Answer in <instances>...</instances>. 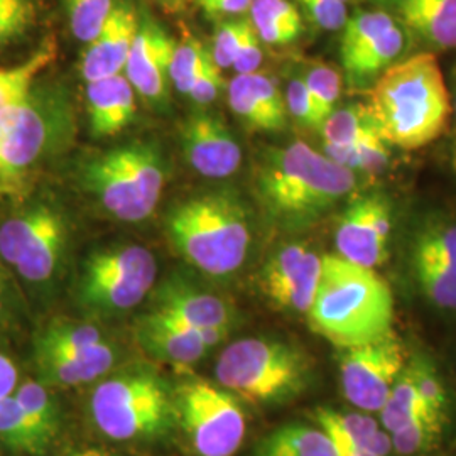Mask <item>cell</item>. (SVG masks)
Here are the masks:
<instances>
[{
    "instance_id": "obj_1",
    "label": "cell",
    "mask_w": 456,
    "mask_h": 456,
    "mask_svg": "<svg viewBox=\"0 0 456 456\" xmlns=\"http://www.w3.org/2000/svg\"><path fill=\"white\" fill-rule=\"evenodd\" d=\"M375 131L408 151L435 142L452 117V94L433 53H416L384 69L369 92Z\"/></svg>"
},
{
    "instance_id": "obj_2",
    "label": "cell",
    "mask_w": 456,
    "mask_h": 456,
    "mask_svg": "<svg viewBox=\"0 0 456 456\" xmlns=\"http://www.w3.org/2000/svg\"><path fill=\"white\" fill-rule=\"evenodd\" d=\"M306 316L311 330L337 348L357 346L391 333L394 296L375 269L338 254L322 256V276Z\"/></svg>"
},
{
    "instance_id": "obj_3",
    "label": "cell",
    "mask_w": 456,
    "mask_h": 456,
    "mask_svg": "<svg viewBox=\"0 0 456 456\" xmlns=\"http://www.w3.org/2000/svg\"><path fill=\"white\" fill-rule=\"evenodd\" d=\"M257 193L267 213L286 227H305L357 188L355 173L305 142L273 149L257 169Z\"/></svg>"
},
{
    "instance_id": "obj_4",
    "label": "cell",
    "mask_w": 456,
    "mask_h": 456,
    "mask_svg": "<svg viewBox=\"0 0 456 456\" xmlns=\"http://www.w3.org/2000/svg\"><path fill=\"white\" fill-rule=\"evenodd\" d=\"M216 382L254 406H282L308 391L314 360L297 343L254 337L230 343L215 365Z\"/></svg>"
},
{
    "instance_id": "obj_5",
    "label": "cell",
    "mask_w": 456,
    "mask_h": 456,
    "mask_svg": "<svg viewBox=\"0 0 456 456\" xmlns=\"http://www.w3.org/2000/svg\"><path fill=\"white\" fill-rule=\"evenodd\" d=\"M167 228L181 256L208 276H230L244 265L252 235L237 196L218 191L186 200L169 215Z\"/></svg>"
},
{
    "instance_id": "obj_6",
    "label": "cell",
    "mask_w": 456,
    "mask_h": 456,
    "mask_svg": "<svg viewBox=\"0 0 456 456\" xmlns=\"http://www.w3.org/2000/svg\"><path fill=\"white\" fill-rule=\"evenodd\" d=\"M90 414L98 431L110 440L161 438L176 423L175 391L151 369H124L95 386Z\"/></svg>"
},
{
    "instance_id": "obj_7",
    "label": "cell",
    "mask_w": 456,
    "mask_h": 456,
    "mask_svg": "<svg viewBox=\"0 0 456 456\" xmlns=\"http://www.w3.org/2000/svg\"><path fill=\"white\" fill-rule=\"evenodd\" d=\"M86 188L102 207L124 222H141L163 195L166 166L156 144L134 142L115 147L83 169Z\"/></svg>"
},
{
    "instance_id": "obj_8",
    "label": "cell",
    "mask_w": 456,
    "mask_h": 456,
    "mask_svg": "<svg viewBox=\"0 0 456 456\" xmlns=\"http://www.w3.org/2000/svg\"><path fill=\"white\" fill-rule=\"evenodd\" d=\"M180 421L198 456H233L247 433L245 411L232 392L205 379H190L175 391Z\"/></svg>"
},
{
    "instance_id": "obj_9",
    "label": "cell",
    "mask_w": 456,
    "mask_h": 456,
    "mask_svg": "<svg viewBox=\"0 0 456 456\" xmlns=\"http://www.w3.org/2000/svg\"><path fill=\"white\" fill-rule=\"evenodd\" d=\"M68 240L63 215L46 203H34L0 224V261L28 284L53 279Z\"/></svg>"
},
{
    "instance_id": "obj_10",
    "label": "cell",
    "mask_w": 456,
    "mask_h": 456,
    "mask_svg": "<svg viewBox=\"0 0 456 456\" xmlns=\"http://www.w3.org/2000/svg\"><path fill=\"white\" fill-rule=\"evenodd\" d=\"M158 276V262L142 245L95 252L83 265L80 299L90 310L120 313L135 308Z\"/></svg>"
},
{
    "instance_id": "obj_11",
    "label": "cell",
    "mask_w": 456,
    "mask_h": 456,
    "mask_svg": "<svg viewBox=\"0 0 456 456\" xmlns=\"http://www.w3.org/2000/svg\"><path fill=\"white\" fill-rule=\"evenodd\" d=\"M406 267L418 294L443 313H456V216L429 213L409 235Z\"/></svg>"
},
{
    "instance_id": "obj_12",
    "label": "cell",
    "mask_w": 456,
    "mask_h": 456,
    "mask_svg": "<svg viewBox=\"0 0 456 456\" xmlns=\"http://www.w3.org/2000/svg\"><path fill=\"white\" fill-rule=\"evenodd\" d=\"M58 102L34 83L31 92L0 118V180H16L39 163L61 129Z\"/></svg>"
},
{
    "instance_id": "obj_13",
    "label": "cell",
    "mask_w": 456,
    "mask_h": 456,
    "mask_svg": "<svg viewBox=\"0 0 456 456\" xmlns=\"http://www.w3.org/2000/svg\"><path fill=\"white\" fill-rule=\"evenodd\" d=\"M408 359L404 343L394 331L374 342L340 348L338 372L343 397L354 408L377 414Z\"/></svg>"
},
{
    "instance_id": "obj_14",
    "label": "cell",
    "mask_w": 456,
    "mask_h": 456,
    "mask_svg": "<svg viewBox=\"0 0 456 456\" xmlns=\"http://www.w3.org/2000/svg\"><path fill=\"white\" fill-rule=\"evenodd\" d=\"M228 328L195 326L152 311L135 326V340L151 359L169 363L178 372H190L207 352L224 342Z\"/></svg>"
},
{
    "instance_id": "obj_15",
    "label": "cell",
    "mask_w": 456,
    "mask_h": 456,
    "mask_svg": "<svg viewBox=\"0 0 456 456\" xmlns=\"http://www.w3.org/2000/svg\"><path fill=\"white\" fill-rule=\"evenodd\" d=\"M392 210L382 195H363L343 212L335 232L338 256L362 267L377 269L387 259Z\"/></svg>"
},
{
    "instance_id": "obj_16",
    "label": "cell",
    "mask_w": 456,
    "mask_h": 456,
    "mask_svg": "<svg viewBox=\"0 0 456 456\" xmlns=\"http://www.w3.org/2000/svg\"><path fill=\"white\" fill-rule=\"evenodd\" d=\"M322 276V256L305 244L281 247L264 265L262 291L279 310L306 314Z\"/></svg>"
},
{
    "instance_id": "obj_17",
    "label": "cell",
    "mask_w": 456,
    "mask_h": 456,
    "mask_svg": "<svg viewBox=\"0 0 456 456\" xmlns=\"http://www.w3.org/2000/svg\"><path fill=\"white\" fill-rule=\"evenodd\" d=\"M183 147L191 167L207 178H227L242 163V149L216 115H193L183 127Z\"/></svg>"
},
{
    "instance_id": "obj_18",
    "label": "cell",
    "mask_w": 456,
    "mask_h": 456,
    "mask_svg": "<svg viewBox=\"0 0 456 456\" xmlns=\"http://www.w3.org/2000/svg\"><path fill=\"white\" fill-rule=\"evenodd\" d=\"M139 20L131 5H114L110 16L100 33L86 43L82 56V77L85 82H97L122 75L131 53Z\"/></svg>"
},
{
    "instance_id": "obj_19",
    "label": "cell",
    "mask_w": 456,
    "mask_h": 456,
    "mask_svg": "<svg viewBox=\"0 0 456 456\" xmlns=\"http://www.w3.org/2000/svg\"><path fill=\"white\" fill-rule=\"evenodd\" d=\"M176 43L156 24L139 26L124 75L141 97L158 102L164 97L169 65Z\"/></svg>"
},
{
    "instance_id": "obj_20",
    "label": "cell",
    "mask_w": 456,
    "mask_h": 456,
    "mask_svg": "<svg viewBox=\"0 0 456 456\" xmlns=\"http://www.w3.org/2000/svg\"><path fill=\"white\" fill-rule=\"evenodd\" d=\"M36 362L45 384L71 387L109 374L114 367L115 350L107 340L77 352L36 350Z\"/></svg>"
},
{
    "instance_id": "obj_21",
    "label": "cell",
    "mask_w": 456,
    "mask_h": 456,
    "mask_svg": "<svg viewBox=\"0 0 456 456\" xmlns=\"http://www.w3.org/2000/svg\"><path fill=\"white\" fill-rule=\"evenodd\" d=\"M86 107L95 135L107 137L124 131L135 117V90L126 75L86 83Z\"/></svg>"
},
{
    "instance_id": "obj_22",
    "label": "cell",
    "mask_w": 456,
    "mask_h": 456,
    "mask_svg": "<svg viewBox=\"0 0 456 456\" xmlns=\"http://www.w3.org/2000/svg\"><path fill=\"white\" fill-rule=\"evenodd\" d=\"M154 311L188 325L232 330L235 322L233 308L224 297L198 291L180 282L161 288Z\"/></svg>"
},
{
    "instance_id": "obj_23",
    "label": "cell",
    "mask_w": 456,
    "mask_h": 456,
    "mask_svg": "<svg viewBox=\"0 0 456 456\" xmlns=\"http://www.w3.org/2000/svg\"><path fill=\"white\" fill-rule=\"evenodd\" d=\"M409 31L438 49H456V0H392Z\"/></svg>"
},
{
    "instance_id": "obj_24",
    "label": "cell",
    "mask_w": 456,
    "mask_h": 456,
    "mask_svg": "<svg viewBox=\"0 0 456 456\" xmlns=\"http://www.w3.org/2000/svg\"><path fill=\"white\" fill-rule=\"evenodd\" d=\"M406 48V31L397 22L394 28L363 48L357 49L355 53L343 56L342 65L346 77L354 83H363L379 77L384 69H387L397 58L403 54Z\"/></svg>"
},
{
    "instance_id": "obj_25",
    "label": "cell",
    "mask_w": 456,
    "mask_h": 456,
    "mask_svg": "<svg viewBox=\"0 0 456 456\" xmlns=\"http://www.w3.org/2000/svg\"><path fill=\"white\" fill-rule=\"evenodd\" d=\"M256 456H337L333 443L318 424L279 426L259 443Z\"/></svg>"
},
{
    "instance_id": "obj_26",
    "label": "cell",
    "mask_w": 456,
    "mask_h": 456,
    "mask_svg": "<svg viewBox=\"0 0 456 456\" xmlns=\"http://www.w3.org/2000/svg\"><path fill=\"white\" fill-rule=\"evenodd\" d=\"M56 60V45L48 39L20 65L0 68V118L26 97L37 77Z\"/></svg>"
},
{
    "instance_id": "obj_27",
    "label": "cell",
    "mask_w": 456,
    "mask_h": 456,
    "mask_svg": "<svg viewBox=\"0 0 456 456\" xmlns=\"http://www.w3.org/2000/svg\"><path fill=\"white\" fill-rule=\"evenodd\" d=\"M448 418L424 412L391 433L392 453L397 456H423L440 446Z\"/></svg>"
},
{
    "instance_id": "obj_28",
    "label": "cell",
    "mask_w": 456,
    "mask_h": 456,
    "mask_svg": "<svg viewBox=\"0 0 456 456\" xmlns=\"http://www.w3.org/2000/svg\"><path fill=\"white\" fill-rule=\"evenodd\" d=\"M335 423L342 428L359 446L362 452L372 456H392L391 433L382 428L379 419H375L372 412H365L360 409L328 408Z\"/></svg>"
},
{
    "instance_id": "obj_29",
    "label": "cell",
    "mask_w": 456,
    "mask_h": 456,
    "mask_svg": "<svg viewBox=\"0 0 456 456\" xmlns=\"http://www.w3.org/2000/svg\"><path fill=\"white\" fill-rule=\"evenodd\" d=\"M14 397L39 435L51 444L60 431V409L46 384L26 379L17 386Z\"/></svg>"
},
{
    "instance_id": "obj_30",
    "label": "cell",
    "mask_w": 456,
    "mask_h": 456,
    "mask_svg": "<svg viewBox=\"0 0 456 456\" xmlns=\"http://www.w3.org/2000/svg\"><path fill=\"white\" fill-rule=\"evenodd\" d=\"M0 441L19 453L41 455L48 450V443L29 421L14 394L0 399Z\"/></svg>"
},
{
    "instance_id": "obj_31",
    "label": "cell",
    "mask_w": 456,
    "mask_h": 456,
    "mask_svg": "<svg viewBox=\"0 0 456 456\" xmlns=\"http://www.w3.org/2000/svg\"><path fill=\"white\" fill-rule=\"evenodd\" d=\"M424 412L431 411L426 408L419 392L416 389V384L409 374L408 367H404L403 374L399 375L397 382L394 384L386 404L377 412L379 421L386 431L392 433Z\"/></svg>"
},
{
    "instance_id": "obj_32",
    "label": "cell",
    "mask_w": 456,
    "mask_h": 456,
    "mask_svg": "<svg viewBox=\"0 0 456 456\" xmlns=\"http://www.w3.org/2000/svg\"><path fill=\"white\" fill-rule=\"evenodd\" d=\"M326 156L331 161L348 167L354 173L355 171L377 173L389 163L391 152H389V144L379 135V132H372L352 146L326 144Z\"/></svg>"
},
{
    "instance_id": "obj_33",
    "label": "cell",
    "mask_w": 456,
    "mask_h": 456,
    "mask_svg": "<svg viewBox=\"0 0 456 456\" xmlns=\"http://www.w3.org/2000/svg\"><path fill=\"white\" fill-rule=\"evenodd\" d=\"M322 134L325 144L331 146H352L375 131L374 124L367 110V105L355 103L343 109H335L326 117Z\"/></svg>"
},
{
    "instance_id": "obj_34",
    "label": "cell",
    "mask_w": 456,
    "mask_h": 456,
    "mask_svg": "<svg viewBox=\"0 0 456 456\" xmlns=\"http://www.w3.org/2000/svg\"><path fill=\"white\" fill-rule=\"evenodd\" d=\"M409 374L412 377L416 389L419 392L426 408L431 412H436L441 416L448 418L452 399L450 391L446 387V382L443 379L436 363L424 354H414L409 355L408 363Z\"/></svg>"
},
{
    "instance_id": "obj_35",
    "label": "cell",
    "mask_w": 456,
    "mask_h": 456,
    "mask_svg": "<svg viewBox=\"0 0 456 456\" xmlns=\"http://www.w3.org/2000/svg\"><path fill=\"white\" fill-rule=\"evenodd\" d=\"M397 17L384 11H359L343 26L340 56H348L397 24Z\"/></svg>"
},
{
    "instance_id": "obj_36",
    "label": "cell",
    "mask_w": 456,
    "mask_h": 456,
    "mask_svg": "<svg viewBox=\"0 0 456 456\" xmlns=\"http://www.w3.org/2000/svg\"><path fill=\"white\" fill-rule=\"evenodd\" d=\"M105 340L102 331L92 325L58 322L49 325L36 340V350L77 352Z\"/></svg>"
},
{
    "instance_id": "obj_37",
    "label": "cell",
    "mask_w": 456,
    "mask_h": 456,
    "mask_svg": "<svg viewBox=\"0 0 456 456\" xmlns=\"http://www.w3.org/2000/svg\"><path fill=\"white\" fill-rule=\"evenodd\" d=\"M228 105L247 127L254 131L281 132L273 117L264 110L247 75H237L228 83Z\"/></svg>"
},
{
    "instance_id": "obj_38",
    "label": "cell",
    "mask_w": 456,
    "mask_h": 456,
    "mask_svg": "<svg viewBox=\"0 0 456 456\" xmlns=\"http://www.w3.org/2000/svg\"><path fill=\"white\" fill-rule=\"evenodd\" d=\"M69 28L77 39L90 43L114 9V0H66Z\"/></svg>"
},
{
    "instance_id": "obj_39",
    "label": "cell",
    "mask_w": 456,
    "mask_h": 456,
    "mask_svg": "<svg viewBox=\"0 0 456 456\" xmlns=\"http://www.w3.org/2000/svg\"><path fill=\"white\" fill-rule=\"evenodd\" d=\"M207 48L203 46V43L193 37L176 45L169 65V80L181 94L190 95V92L193 90Z\"/></svg>"
},
{
    "instance_id": "obj_40",
    "label": "cell",
    "mask_w": 456,
    "mask_h": 456,
    "mask_svg": "<svg viewBox=\"0 0 456 456\" xmlns=\"http://www.w3.org/2000/svg\"><path fill=\"white\" fill-rule=\"evenodd\" d=\"M37 20V0H0V48L24 37Z\"/></svg>"
},
{
    "instance_id": "obj_41",
    "label": "cell",
    "mask_w": 456,
    "mask_h": 456,
    "mask_svg": "<svg viewBox=\"0 0 456 456\" xmlns=\"http://www.w3.org/2000/svg\"><path fill=\"white\" fill-rule=\"evenodd\" d=\"M311 98L322 115L323 122L326 117L337 109V103L342 95V77L331 66L318 65L311 68L305 78Z\"/></svg>"
},
{
    "instance_id": "obj_42",
    "label": "cell",
    "mask_w": 456,
    "mask_h": 456,
    "mask_svg": "<svg viewBox=\"0 0 456 456\" xmlns=\"http://www.w3.org/2000/svg\"><path fill=\"white\" fill-rule=\"evenodd\" d=\"M250 22L257 36L269 45H289L299 37L303 31L301 22H291L288 19L271 14L252 2L250 5Z\"/></svg>"
},
{
    "instance_id": "obj_43",
    "label": "cell",
    "mask_w": 456,
    "mask_h": 456,
    "mask_svg": "<svg viewBox=\"0 0 456 456\" xmlns=\"http://www.w3.org/2000/svg\"><path fill=\"white\" fill-rule=\"evenodd\" d=\"M252 28L250 19H239V20H228L224 22L215 34L213 41V61L220 69L232 68L233 61L239 54V49L244 43L245 36Z\"/></svg>"
},
{
    "instance_id": "obj_44",
    "label": "cell",
    "mask_w": 456,
    "mask_h": 456,
    "mask_svg": "<svg viewBox=\"0 0 456 456\" xmlns=\"http://www.w3.org/2000/svg\"><path fill=\"white\" fill-rule=\"evenodd\" d=\"M284 98H286L288 115H293L301 126H306L311 129H318V131L322 129L323 118L318 112L313 98H311L305 78L291 80L288 85Z\"/></svg>"
},
{
    "instance_id": "obj_45",
    "label": "cell",
    "mask_w": 456,
    "mask_h": 456,
    "mask_svg": "<svg viewBox=\"0 0 456 456\" xmlns=\"http://www.w3.org/2000/svg\"><path fill=\"white\" fill-rule=\"evenodd\" d=\"M222 86H224L222 69L213 61L212 51L207 49L201 71L196 78L193 90L190 92V97L200 105H208L220 95Z\"/></svg>"
},
{
    "instance_id": "obj_46",
    "label": "cell",
    "mask_w": 456,
    "mask_h": 456,
    "mask_svg": "<svg viewBox=\"0 0 456 456\" xmlns=\"http://www.w3.org/2000/svg\"><path fill=\"white\" fill-rule=\"evenodd\" d=\"M314 24L328 31L342 29L348 19L346 4L340 0H301Z\"/></svg>"
},
{
    "instance_id": "obj_47",
    "label": "cell",
    "mask_w": 456,
    "mask_h": 456,
    "mask_svg": "<svg viewBox=\"0 0 456 456\" xmlns=\"http://www.w3.org/2000/svg\"><path fill=\"white\" fill-rule=\"evenodd\" d=\"M313 419L322 429H325L326 435L330 436V440L333 443L337 456H372L362 452L359 446L350 440V436L343 431L338 424L335 423V419L331 418L328 408L316 409L313 412Z\"/></svg>"
},
{
    "instance_id": "obj_48",
    "label": "cell",
    "mask_w": 456,
    "mask_h": 456,
    "mask_svg": "<svg viewBox=\"0 0 456 456\" xmlns=\"http://www.w3.org/2000/svg\"><path fill=\"white\" fill-rule=\"evenodd\" d=\"M262 63L261 37L256 33L254 26L248 29L244 43L239 49V54L233 61V69L237 75H250L259 71Z\"/></svg>"
},
{
    "instance_id": "obj_49",
    "label": "cell",
    "mask_w": 456,
    "mask_h": 456,
    "mask_svg": "<svg viewBox=\"0 0 456 456\" xmlns=\"http://www.w3.org/2000/svg\"><path fill=\"white\" fill-rule=\"evenodd\" d=\"M205 14L212 17L237 16L250 9L254 0H196Z\"/></svg>"
},
{
    "instance_id": "obj_50",
    "label": "cell",
    "mask_w": 456,
    "mask_h": 456,
    "mask_svg": "<svg viewBox=\"0 0 456 456\" xmlns=\"http://www.w3.org/2000/svg\"><path fill=\"white\" fill-rule=\"evenodd\" d=\"M19 377L16 362L0 350V399H5L16 392Z\"/></svg>"
},
{
    "instance_id": "obj_51",
    "label": "cell",
    "mask_w": 456,
    "mask_h": 456,
    "mask_svg": "<svg viewBox=\"0 0 456 456\" xmlns=\"http://www.w3.org/2000/svg\"><path fill=\"white\" fill-rule=\"evenodd\" d=\"M9 314H11V293H9L7 276L4 271V262L0 261V325L7 322Z\"/></svg>"
},
{
    "instance_id": "obj_52",
    "label": "cell",
    "mask_w": 456,
    "mask_h": 456,
    "mask_svg": "<svg viewBox=\"0 0 456 456\" xmlns=\"http://www.w3.org/2000/svg\"><path fill=\"white\" fill-rule=\"evenodd\" d=\"M158 5H161L166 11H180L184 5H188L193 0H152Z\"/></svg>"
},
{
    "instance_id": "obj_53",
    "label": "cell",
    "mask_w": 456,
    "mask_h": 456,
    "mask_svg": "<svg viewBox=\"0 0 456 456\" xmlns=\"http://www.w3.org/2000/svg\"><path fill=\"white\" fill-rule=\"evenodd\" d=\"M68 456H114L110 452L107 450H102V448H83V450H77L73 453H69Z\"/></svg>"
},
{
    "instance_id": "obj_54",
    "label": "cell",
    "mask_w": 456,
    "mask_h": 456,
    "mask_svg": "<svg viewBox=\"0 0 456 456\" xmlns=\"http://www.w3.org/2000/svg\"><path fill=\"white\" fill-rule=\"evenodd\" d=\"M452 166H453L456 173V139L455 142H453V147H452Z\"/></svg>"
},
{
    "instance_id": "obj_55",
    "label": "cell",
    "mask_w": 456,
    "mask_h": 456,
    "mask_svg": "<svg viewBox=\"0 0 456 456\" xmlns=\"http://www.w3.org/2000/svg\"><path fill=\"white\" fill-rule=\"evenodd\" d=\"M453 88H455V110H456V66L453 68Z\"/></svg>"
},
{
    "instance_id": "obj_56",
    "label": "cell",
    "mask_w": 456,
    "mask_h": 456,
    "mask_svg": "<svg viewBox=\"0 0 456 456\" xmlns=\"http://www.w3.org/2000/svg\"><path fill=\"white\" fill-rule=\"evenodd\" d=\"M340 2H345V4H346V2H348V0H340Z\"/></svg>"
}]
</instances>
